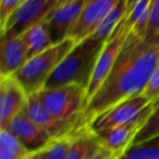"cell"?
I'll list each match as a JSON object with an SVG mask.
<instances>
[{
    "label": "cell",
    "mask_w": 159,
    "mask_h": 159,
    "mask_svg": "<svg viewBox=\"0 0 159 159\" xmlns=\"http://www.w3.org/2000/svg\"><path fill=\"white\" fill-rule=\"evenodd\" d=\"M159 66V36L141 38L130 32L110 74L83 111L81 127L127 98L141 95Z\"/></svg>",
    "instance_id": "obj_1"
},
{
    "label": "cell",
    "mask_w": 159,
    "mask_h": 159,
    "mask_svg": "<svg viewBox=\"0 0 159 159\" xmlns=\"http://www.w3.org/2000/svg\"><path fill=\"white\" fill-rule=\"evenodd\" d=\"M105 43L93 35L77 42L51 74L44 87L45 90L70 84H77L87 89Z\"/></svg>",
    "instance_id": "obj_2"
},
{
    "label": "cell",
    "mask_w": 159,
    "mask_h": 159,
    "mask_svg": "<svg viewBox=\"0 0 159 159\" xmlns=\"http://www.w3.org/2000/svg\"><path fill=\"white\" fill-rule=\"evenodd\" d=\"M75 44L77 42L71 38H67L61 43L53 44L40 54L27 60L12 77L19 82L27 96L39 92L60 62Z\"/></svg>",
    "instance_id": "obj_3"
},
{
    "label": "cell",
    "mask_w": 159,
    "mask_h": 159,
    "mask_svg": "<svg viewBox=\"0 0 159 159\" xmlns=\"http://www.w3.org/2000/svg\"><path fill=\"white\" fill-rule=\"evenodd\" d=\"M45 108L57 119L79 125L87 104L86 88L77 84L37 92Z\"/></svg>",
    "instance_id": "obj_4"
},
{
    "label": "cell",
    "mask_w": 159,
    "mask_h": 159,
    "mask_svg": "<svg viewBox=\"0 0 159 159\" xmlns=\"http://www.w3.org/2000/svg\"><path fill=\"white\" fill-rule=\"evenodd\" d=\"M57 0H26L7 21L1 30V40L20 37L28 28L47 21L55 10Z\"/></svg>",
    "instance_id": "obj_5"
},
{
    "label": "cell",
    "mask_w": 159,
    "mask_h": 159,
    "mask_svg": "<svg viewBox=\"0 0 159 159\" xmlns=\"http://www.w3.org/2000/svg\"><path fill=\"white\" fill-rule=\"evenodd\" d=\"M125 16H127V14H125ZM125 16L121 21L120 25L118 26L117 30L113 33L110 39L105 43L104 49H102V53H100L99 57H98L97 63H96V66L94 68L93 75H92V78L89 80V84L86 89L87 104L92 100V98L97 93V91L100 89L102 84L108 78L109 74H110L111 69H112L113 65H115L121 50H122L123 44H124L127 36L131 32V30H130L129 25L127 23Z\"/></svg>",
    "instance_id": "obj_6"
},
{
    "label": "cell",
    "mask_w": 159,
    "mask_h": 159,
    "mask_svg": "<svg viewBox=\"0 0 159 159\" xmlns=\"http://www.w3.org/2000/svg\"><path fill=\"white\" fill-rule=\"evenodd\" d=\"M153 111L154 104H149L130 121L96 134L100 144L112 152L116 156L121 155L127 147L131 146L136 134L144 127Z\"/></svg>",
    "instance_id": "obj_7"
},
{
    "label": "cell",
    "mask_w": 159,
    "mask_h": 159,
    "mask_svg": "<svg viewBox=\"0 0 159 159\" xmlns=\"http://www.w3.org/2000/svg\"><path fill=\"white\" fill-rule=\"evenodd\" d=\"M120 1L121 0H86L82 13L68 38L73 39L77 43L93 35Z\"/></svg>",
    "instance_id": "obj_8"
},
{
    "label": "cell",
    "mask_w": 159,
    "mask_h": 159,
    "mask_svg": "<svg viewBox=\"0 0 159 159\" xmlns=\"http://www.w3.org/2000/svg\"><path fill=\"white\" fill-rule=\"evenodd\" d=\"M149 104L147 98H145L142 94L127 98L116 105L115 107L107 111L106 113L102 114L96 117L89 124V128L95 134H98L102 131H106L111 128H115L133 119L137 114H140L143 109Z\"/></svg>",
    "instance_id": "obj_9"
},
{
    "label": "cell",
    "mask_w": 159,
    "mask_h": 159,
    "mask_svg": "<svg viewBox=\"0 0 159 159\" xmlns=\"http://www.w3.org/2000/svg\"><path fill=\"white\" fill-rule=\"evenodd\" d=\"M27 94L12 77L0 78V130H7L14 117L23 111Z\"/></svg>",
    "instance_id": "obj_10"
},
{
    "label": "cell",
    "mask_w": 159,
    "mask_h": 159,
    "mask_svg": "<svg viewBox=\"0 0 159 159\" xmlns=\"http://www.w3.org/2000/svg\"><path fill=\"white\" fill-rule=\"evenodd\" d=\"M25 111L28 117L36 124L40 129H42L52 139L62 138L64 135L72 133L77 129L81 128L79 125L66 122L53 117L40 102L38 94L35 93L27 98L25 105Z\"/></svg>",
    "instance_id": "obj_11"
},
{
    "label": "cell",
    "mask_w": 159,
    "mask_h": 159,
    "mask_svg": "<svg viewBox=\"0 0 159 159\" xmlns=\"http://www.w3.org/2000/svg\"><path fill=\"white\" fill-rule=\"evenodd\" d=\"M7 130H9L31 154L42 151L53 140L32 121L26 114L25 107L15 116Z\"/></svg>",
    "instance_id": "obj_12"
},
{
    "label": "cell",
    "mask_w": 159,
    "mask_h": 159,
    "mask_svg": "<svg viewBox=\"0 0 159 159\" xmlns=\"http://www.w3.org/2000/svg\"><path fill=\"white\" fill-rule=\"evenodd\" d=\"M86 0H75L55 9L47 19L51 43L58 44L69 37L71 30L80 17Z\"/></svg>",
    "instance_id": "obj_13"
},
{
    "label": "cell",
    "mask_w": 159,
    "mask_h": 159,
    "mask_svg": "<svg viewBox=\"0 0 159 159\" xmlns=\"http://www.w3.org/2000/svg\"><path fill=\"white\" fill-rule=\"evenodd\" d=\"M28 60V51L21 37L1 40L0 78L14 75Z\"/></svg>",
    "instance_id": "obj_14"
},
{
    "label": "cell",
    "mask_w": 159,
    "mask_h": 159,
    "mask_svg": "<svg viewBox=\"0 0 159 159\" xmlns=\"http://www.w3.org/2000/svg\"><path fill=\"white\" fill-rule=\"evenodd\" d=\"M102 146L97 135L88 126L75 130L67 159H88Z\"/></svg>",
    "instance_id": "obj_15"
},
{
    "label": "cell",
    "mask_w": 159,
    "mask_h": 159,
    "mask_svg": "<svg viewBox=\"0 0 159 159\" xmlns=\"http://www.w3.org/2000/svg\"><path fill=\"white\" fill-rule=\"evenodd\" d=\"M152 0H130L127 23L131 33L137 37L146 38L151 17Z\"/></svg>",
    "instance_id": "obj_16"
},
{
    "label": "cell",
    "mask_w": 159,
    "mask_h": 159,
    "mask_svg": "<svg viewBox=\"0 0 159 159\" xmlns=\"http://www.w3.org/2000/svg\"><path fill=\"white\" fill-rule=\"evenodd\" d=\"M20 37L22 38L24 44L27 48L28 60L40 54L42 52L46 51L47 49H49L52 46L48 32L47 21L38 23L33 27L28 28Z\"/></svg>",
    "instance_id": "obj_17"
},
{
    "label": "cell",
    "mask_w": 159,
    "mask_h": 159,
    "mask_svg": "<svg viewBox=\"0 0 159 159\" xmlns=\"http://www.w3.org/2000/svg\"><path fill=\"white\" fill-rule=\"evenodd\" d=\"M129 1L130 0H121L119 3L116 6V8L106 16V19L102 22L95 33L93 34L94 37L107 42L113 33L117 30L118 26L120 25L121 21L124 19L125 14L129 10Z\"/></svg>",
    "instance_id": "obj_18"
},
{
    "label": "cell",
    "mask_w": 159,
    "mask_h": 159,
    "mask_svg": "<svg viewBox=\"0 0 159 159\" xmlns=\"http://www.w3.org/2000/svg\"><path fill=\"white\" fill-rule=\"evenodd\" d=\"M31 153L9 130H0V159H28Z\"/></svg>",
    "instance_id": "obj_19"
},
{
    "label": "cell",
    "mask_w": 159,
    "mask_h": 159,
    "mask_svg": "<svg viewBox=\"0 0 159 159\" xmlns=\"http://www.w3.org/2000/svg\"><path fill=\"white\" fill-rule=\"evenodd\" d=\"M116 159H159V134L145 142L129 146Z\"/></svg>",
    "instance_id": "obj_20"
},
{
    "label": "cell",
    "mask_w": 159,
    "mask_h": 159,
    "mask_svg": "<svg viewBox=\"0 0 159 159\" xmlns=\"http://www.w3.org/2000/svg\"><path fill=\"white\" fill-rule=\"evenodd\" d=\"M74 132L62 138L53 139L45 148L37 152V154L42 159H67L74 138Z\"/></svg>",
    "instance_id": "obj_21"
},
{
    "label": "cell",
    "mask_w": 159,
    "mask_h": 159,
    "mask_svg": "<svg viewBox=\"0 0 159 159\" xmlns=\"http://www.w3.org/2000/svg\"><path fill=\"white\" fill-rule=\"evenodd\" d=\"M158 134H159V105L154 106V111L152 113L149 119L144 125V127L140 130V132L136 134L135 139L133 140L131 145L145 142V141L149 140V139L154 138V136L158 135Z\"/></svg>",
    "instance_id": "obj_22"
},
{
    "label": "cell",
    "mask_w": 159,
    "mask_h": 159,
    "mask_svg": "<svg viewBox=\"0 0 159 159\" xmlns=\"http://www.w3.org/2000/svg\"><path fill=\"white\" fill-rule=\"evenodd\" d=\"M22 0H1L0 1V30H3L7 21L19 9Z\"/></svg>",
    "instance_id": "obj_23"
},
{
    "label": "cell",
    "mask_w": 159,
    "mask_h": 159,
    "mask_svg": "<svg viewBox=\"0 0 159 159\" xmlns=\"http://www.w3.org/2000/svg\"><path fill=\"white\" fill-rule=\"evenodd\" d=\"M142 95L153 104H155L159 100V66L152 75L151 79H149L147 86L145 87Z\"/></svg>",
    "instance_id": "obj_24"
},
{
    "label": "cell",
    "mask_w": 159,
    "mask_h": 159,
    "mask_svg": "<svg viewBox=\"0 0 159 159\" xmlns=\"http://www.w3.org/2000/svg\"><path fill=\"white\" fill-rule=\"evenodd\" d=\"M159 36V0H152L151 17L146 37Z\"/></svg>",
    "instance_id": "obj_25"
},
{
    "label": "cell",
    "mask_w": 159,
    "mask_h": 159,
    "mask_svg": "<svg viewBox=\"0 0 159 159\" xmlns=\"http://www.w3.org/2000/svg\"><path fill=\"white\" fill-rule=\"evenodd\" d=\"M113 157H116L115 154L102 145V146L98 148V151L96 152L95 154H93L88 159H112Z\"/></svg>",
    "instance_id": "obj_26"
},
{
    "label": "cell",
    "mask_w": 159,
    "mask_h": 159,
    "mask_svg": "<svg viewBox=\"0 0 159 159\" xmlns=\"http://www.w3.org/2000/svg\"><path fill=\"white\" fill-rule=\"evenodd\" d=\"M75 1V0H57V4H56V8H59V7H62L64 4H68V3H71V2Z\"/></svg>",
    "instance_id": "obj_27"
},
{
    "label": "cell",
    "mask_w": 159,
    "mask_h": 159,
    "mask_svg": "<svg viewBox=\"0 0 159 159\" xmlns=\"http://www.w3.org/2000/svg\"><path fill=\"white\" fill-rule=\"evenodd\" d=\"M28 159H42V158H40V156L37 153H34V154H31Z\"/></svg>",
    "instance_id": "obj_28"
},
{
    "label": "cell",
    "mask_w": 159,
    "mask_h": 159,
    "mask_svg": "<svg viewBox=\"0 0 159 159\" xmlns=\"http://www.w3.org/2000/svg\"><path fill=\"white\" fill-rule=\"evenodd\" d=\"M157 105H159V100L155 103V104H154V106H157Z\"/></svg>",
    "instance_id": "obj_29"
},
{
    "label": "cell",
    "mask_w": 159,
    "mask_h": 159,
    "mask_svg": "<svg viewBox=\"0 0 159 159\" xmlns=\"http://www.w3.org/2000/svg\"><path fill=\"white\" fill-rule=\"evenodd\" d=\"M24 1H26V0H22V3H23V2H24Z\"/></svg>",
    "instance_id": "obj_30"
},
{
    "label": "cell",
    "mask_w": 159,
    "mask_h": 159,
    "mask_svg": "<svg viewBox=\"0 0 159 159\" xmlns=\"http://www.w3.org/2000/svg\"><path fill=\"white\" fill-rule=\"evenodd\" d=\"M112 159H116V157H113V158H112Z\"/></svg>",
    "instance_id": "obj_31"
}]
</instances>
